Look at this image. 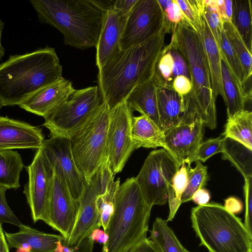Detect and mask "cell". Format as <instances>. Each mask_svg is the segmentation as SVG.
<instances>
[{
	"label": "cell",
	"mask_w": 252,
	"mask_h": 252,
	"mask_svg": "<svg viewBox=\"0 0 252 252\" xmlns=\"http://www.w3.org/2000/svg\"><path fill=\"white\" fill-rule=\"evenodd\" d=\"M224 139V137L222 135L201 143L195 153L187 158L184 162L190 165L193 161L205 162L211 156L219 153H222L223 150Z\"/></svg>",
	"instance_id": "35"
},
{
	"label": "cell",
	"mask_w": 252,
	"mask_h": 252,
	"mask_svg": "<svg viewBox=\"0 0 252 252\" xmlns=\"http://www.w3.org/2000/svg\"><path fill=\"white\" fill-rule=\"evenodd\" d=\"M203 14L220 48V35L223 28V23L218 12L217 0H204Z\"/></svg>",
	"instance_id": "37"
},
{
	"label": "cell",
	"mask_w": 252,
	"mask_h": 252,
	"mask_svg": "<svg viewBox=\"0 0 252 252\" xmlns=\"http://www.w3.org/2000/svg\"><path fill=\"white\" fill-rule=\"evenodd\" d=\"M72 83L63 77L33 93L18 106L43 118L64 101L74 91Z\"/></svg>",
	"instance_id": "19"
},
{
	"label": "cell",
	"mask_w": 252,
	"mask_h": 252,
	"mask_svg": "<svg viewBox=\"0 0 252 252\" xmlns=\"http://www.w3.org/2000/svg\"><path fill=\"white\" fill-rule=\"evenodd\" d=\"M120 184V179L112 178L99 194L97 203L100 216V224L105 231L114 211V200L116 191Z\"/></svg>",
	"instance_id": "33"
},
{
	"label": "cell",
	"mask_w": 252,
	"mask_h": 252,
	"mask_svg": "<svg viewBox=\"0 0 252 252\" xmlns=\"http://www.w3.org/2000/svg\"><path fill=\"white\" fill-rule=\"evenodd\" d=\"M128 252H161L157 245L147 237L142 239Z\"/></svg>",
	"instance_id": "45"
},
{
	"label": "cell",
	"mask_w": 252,
	"mask_h": 252,
	"mask_svg": "<svg viewBox=\"0 0 252 252\" xmlns=\"http://www.w3.org/2000/svg\"><path fill=\"white\" fill-rule=\"evenodd\" d=\"M194 168L188 164V179L187 186L181 196V204L190 201L191 197L197 190L204 187L208 179L207 167L200 161H195Z\"/></svg>",
	"instance_id": "34"
},
{
	"label": "cell",
	"mask_w": 252,
	"mask_h": 252,
	"mask_svg": "<svg viewBox=\"0 0 252 252\" xmlns=\"http://www.w3.org/2000/svg\"><path fill=\"white\" fill-rule=\"evenodd\" d=\"M199 33L209 65L213 94L216 99L220 95L224 98L221 78V55L203 14L200 16Z\"/></svg>",
	"instance_id": "22"
},
{
	"label": "cell",
	"mask_w": 252,
	"mask_h": 252,
	"mask_svg": "<svg viewBox=\"0 0 252 252\" xmlns=\"http://www.w3.org/2000/svg\"><path fill=\"white\" fill-rule=\"evenodd\" d=\"M18 231L4 232L9 248L18 252H55L63 240L61 235L45 233L30 226L21 224Z\"/></svg>",
	"instance_id": "20"
},
{
	"label": "cell",
	"mask_w": 252,
	"mask_h": 252,
	"mask_svg": "<svg viewBox=\"0 0 252 252\" xmlns=\"http://www.w3.org/2000/svg\"><path fill=\"white\" fill-rule=\"evenodd\" d=\"M164 27L144 42L112 54L98 68V91L110 110L137 86L152 79L165 47Z\"/></svg>",
	"instance_id": "1"
},
{
	"label": "cell",
	"mask_w": 252,
	"mask_h": 252,
	"mask_svg": "<svg viewBox=\"0 0 252 252\" xmlns=\"http://www.w3.org/2000/svg\"><path fill=\"white\" fill-rule=\"evenodd\" d=\"M187 23L198 32L200 16L203 13L204 0H176Z\"/></svg>",
	"instance_id": "36"
},
{
	"label": "cell",
	"mask_w": 252,
	"mask_h": 252,
	"mask_svg": "<svg viewBox=\"0 0 252 252\" xmlns=\"http://www.w3.org/2000/svg\"><path fill=\"white\" fill-rule=\"evenodd\" d=\"M151 209L134 177L120 184L114 197L113 213L104 231L108 238L102 252H128L146 237Z\"/></svg>",
	"instance_id": "5"
},
{
	"label": "cell",
	"mask_w": 252,
	"mask_h": 252,
	"mask_svg": "<svg viewBox=\"0 0 252 252\" xmlns=\"http://www.w3.org/2000/svg\"><path fill=\"white\" fill-rule=\"evenodd\" d=\"M4 23L0 19V61H1L2 58L4 56L5 49L1 44V35L3 29L4 28Z\"/></svg>",
	"instance_id": "52"
},
{
	"label": "cell",
	"mask_w": 252,
	"mask_h": 252,
	"mask_svg": "<svg viewBox=\"0 0 252 252\" xmlns=\"http://www.w3.org/2000/svg\"><path fill=\"white\" fill-rule=\"evenodd\" d=\"M63 241L59 245L55 252H93L94 242L90 237L84 239L79 245L74 247L66 246Z\"/></svg>",
	"instance_id": "43"
},
{
	"label": "cell",
	"mask_w": 252,
	"mask_h": 252,
	"mask_svg": "<svg viewBox=\"0 0 252 252\" xmlns=\"http://www.w3.org/2000/svg\"><path fill=\"white\" fill-rule=\"evenodd\" d=\"M40 149L54 173L64 178L72 196L78 200L86 181L74 159L70 138L51 136L44 140Z\"/></svg>",
	"instance_id": "14"
},
{
	"label": "cell",
	"mask_w": 252,
	"mask_h": 252,
	"mask_svg": "<svg viewBox=\"0 0 252 252\" xmlns=\"http://www.w3.org/2000/svg\"><path fill=\"white\" fill-rule=\"evenodd\" d=\"M62 77V66L54 48L10 55L0 64V101L18 105L35 92Z\"/></svg>",
	"instance_id": "3"
},
{
	"label": "cell",
	"mask_w": 252,
	"mask_h": 252,
	"mask_svg": "<svg viewBox=\"0 0 252 252\" xmlns=\"http://www.w3.org/2000/svg\"><path fill=\"white\" fill-rule=\"evenodd\" d=\"M210 199V194L209 191L203 189H200L195 191L191 197L192 200L198 205H203L209 203Z\"/></svg>",
	"instance_id": "47"
},
{
	"label": "cell",
	"mask_w": 252,
	"mask_h": 252,
	"mask_svg": "<svg viewBox=\"0 0 252 252\" xmlns=\"http://www.w3.org/2000/svg\"><path fill=\"white\" fill-rule=\"evenodd\" d=\"M103 9V19L96 48V65L101 67L121 48L120 42L130 11L119 8L114 0H99Z\"/></svg>",
	"instance_id": "16"
},
{
	"label": "cell",
	"mask_w": 252,
	"mask_h": 252,
	"mask_svg": "<svg viewBox=\"0 0 252 252\" xmlns=\"http://www.w3.org/2000/svg\"><path fill=\"white\" fill-rule=\"evenodd\" d=\"M94 242L95 241L100 244H104L108 240V235L104 231L99 228L95 229L89 236Z\"/></svg>",
	"instance_id": "48"
},
{
	"label": "cell",
	"mask_w": 252,
	"mask_h": 252,
	"mask_svg": "<svg viewBox=\"0 0 252 252\" xmlns=\"http://www.w3.org/2000/svg\"><path fill=\"white\" fill-rule=\"evenodd\" d=\"M161 252H190L180 243L172 229L160 218L153 222L149 238Z\"/></svg>",
	"instance_id": "30"
},
{
	"label": "cell",
	"mask_w": 252,
	"mask_h": 252,
	"mask_svg": "<svg viewBox=\"0 0 252 252\" xmlns=\"http://www.w3.org/2000/svg\"><path fill=\"white\" fill-rule=\"evenodd\" d=\"M222 135L252 150V111L245 109L228 117Z\"/></svg>",
	"instance_id": "26"
},
{
	"label": "cell",
	"mask_w": 252,
	"mask_h": 252,
	"mask_svg": "<svg viewBox=\"0 0 252 252\" xmlns=\"http://www.w3.org/2000/svg\"><path fill=\"white\" fill-rule=\"evenodd\" d=\"M78 209V201L72 196L64 178L54 173L47 224L59 231L64 241L71 234Z\"/></svg>",
	"instance_id": "15"
},
{
	"label": "cell",
	"mask_w": 252,
	"mask_h": 252,
	"mask_svg": "<svg viewBox=\"0 0 252 252\" xmlns=\"http://www.w3.org/2000/svg\"><path fill=\"white\" fill-rule=\"evenodd\" d=\"M29 181L24 193L34 222H48L49 203L53 188L54 172L41 149L37 150L32 163L26 167Z\"/></svg>",
	"instance_id": "12"
},
{
	"label": "cell",
	"mask_w": 252,
	"mask_h": 252,
	"mask_svg": "<svg viewBox=\"0 0 252 252\" xmlns=\"http://www.w3.org/2000/svg\"><path fill=\"white\" fill-rule=\"evenodd\" d=\"M205 126L199 120L179 124L163 132L166 151L181 165L201 143Z\"/></svg>",
	"instance_id": "17"
},
{
	"label": "cell",
	"mask_w": 252,
	"mask_h": 252,
	"mask_svg": "<svg viewBox=\"0 0 252 252\" xmlns=\"http://www.w3.org/2000/svg\"><path fill=\"white\" fill-rule=\"evenodd\" d=\"M39 21L58 29L64 43L79 49L96 46L103 9L96 0H31Z\"/></svg>",
	"instance_id": "4"
},
{
	"label": "cell",
	"mask_w": 252,
	"mask_h": 252,
	"mask_svg": "<svg viewBox=\"0 0 252 252\" xmlns=\"http://www.w3.org/2000/svg\"><path fill=\"white\" fill-rule=\"evenodd\" d=\"M24 167L21 155L11 150L0 151V187L17 189Z\"/></svg>",
	"instance_id": "28"
},
{
	"label": "cell",
	"mask_w": 252,
	"mask_h": 252,
	"mask_svg": "<svg viewBox=\"0 0 252 252\" xmlns=\"http://www.w3.org/2000/svg\"><path fill=\"white\" fill-rule=\"evenodd\" d=\"M222 159L229 161L246 180L252 177V150L224 137Z\"/></svg>",
	"instance_id": "27"
},
{
	"label": "cell",
	"mask_w": 252,
	"mask_h": 252,
	"mask_svg": "<svg viewBox=\"0 0 252 252\" xmlns=\"http://www.w3.org/2000/svg\"><path fill=\"white\" fill-rule=\"evenodd\" d=\"M0 252H9V247L5 239L1 225L0 226Z\"/></svg>",
	"instance_id": "49"
},
{
	"label": "cell",
	"mask_w": 252,
	"mask_h": 252,
	"mask_svg": "<svg viewBox=\"0 0 252 252\" xmlns=\"http://www.w3.org/2000/svg\"><path fill=\"white\" fill-rule=\"evenodd\" d=\"M157 81L158 112L160 128L164 132L180 123L184 112V96L174 90L172 84Z\"/></svg>",
	"instance_id": "21"
},
{
	"label": "cell",
	"mask_w": 252,
	"mask_h": 252,
	"mask_svg": "<svg viewBox=\"0 0 252 252\" xmlns=\"http://www.w3.org/2000/svg\"><path fill=\"white\" fill-rule=\"evenodd\" d=\"M244 191L245 198V215L244 225L252 237V177L245 180Z\"/></svg>",
	"instance_id": "41"
},
{
	"label": "cell",
	"mask_w": 252,
	"mask_h": 252,
	"mask_svg": "<svg viewBox=\"0 0 252 252\" xmlns=\"http://www.w3.org/2000/svg\"><path fill=\"white\" fill-rule=\"evenodd\" d=\"M42 129L27 123L0 117V151L40 149L44 141Z\"/></svg>",
	"instance_id": "18"
},
{
	"label": "cell",
	"mask_w": 252,
	"mask_h": 252,
	"mask_svg": "<svg viewBox=\"0 0 252 252\" xmlns=\"http://www.w3.org/2000/svg\"><path fill=\"white\" fill-rule=\"evenodd\" d=\"M192 227L209 252H252V237L241 220L212 202L191 209Z\"/></svg>",
	"instance_id": "6"
},
{
	"label": "cell",
	"mask_w": 252,
	"mask_h": 252,
	"mask_svg": "<svg viewBox=\"0 0 252 252\" xmlns=\"http://www.w3.org/2000/svg\"><path fill=\"white\" fill-rule=\"evenodd\" d=\"M218 5V12L220 17L223 23L225 22L228 21L225 12L223 0H217Z\"/></svg>",
	"instance_id": "51"
},
{
	"label": "cell",
	"mask_w": 252,
	"mask_h": 252,
	"mask_svg": "<svg viewBox=\"0 0 252 252\" xmlns=\"http://www.w3.org/2000/svg\"><path fill=\"white\" fill-rule=\"evenodd\" d=\"M133 111L126 101L110 110L106 156L115 176L120 172L135 150L131 136Z\"/></svg>",
	"instance_id": "11"
},
{
	"label": "cell",
	"mask_w": 252,
	"mask_h": 252,
	"mask_svg": "<svg viewBox=\"0 0 252 252\" xmlns=\"http://www.w3.org/2000/svg\"><path fill=\"white\" fill-rule=\"evenodd\" d=\"M165 22L164 12L158 0H137L121 37V49L149 39L164 27Z\"/></svg>",
	"instance_id": "13"
},
{
	"label": "cell",
	"mask_w": 252,
	"mask_h": 252,
	"mask_svg": "<svg viewBox=\"0 0 252 252\" xmlns=\"http://www.w3.org/2000/svg\"><path fill=\"white\" fill-rule=\"evenodd\" d=\"M164 50L170 52L174 61L172 79L177 76L184 75L189 78V74L186 63L181 54L174 49L167 48L165 46Z\"/></svg>",
	"instance_id": "42"
},
{
	"label": "cell",
	"mask_w": 252,
	"mask_h": 252,
	"mask_svg": "<svg viewBox=\"0 0 252 252\" xmlns=\"http://www.w3.org/2000/svg\"><path fill=\"white\" fill-rule=\"evenodd\" d=\"M110 110L101 102L87 123L71 138V147L76 164L88 181L106 157Z\"/></svg>",
	"instance_id": "7"
},
{
	"label": "cell",
	"mask_w": 252,
	"mask_h": 252,
	"mask_svg": "<svg viewBox=\"0 0 252 252\" xmlns=\"http://www.w3.org/2000/svg\"><path fill=\"white\" fill-rule=\"evenodd\" d=\"M167 48L177 50L184 58L189 72L192 89L184 96L180 123L200 121L211 129L217 126L216 100L205 52L199 33L185 21L175 25Z\"/></svg>",
	"instance_id": "2"
},
{
	"label": "cell",
	"mask_w": 252,
	"mask_h": 252,
	"mask_svg": "<svg viewBox=\"0 0 252 252\" xmlns=\"http://www.w3.org/2000/svg\"><path fill=\"white\" fill-rule=\"evenodd\" d=\"M174 90L179 94L185 96L189 94L192 89V85L189 78L184 75L175 77L172 83Z\"/></svg>",
	"instance_id": "44"
},
{
	"label": "cell",
	"mask_w": 252,
	"mask_h": 252,
	"mask_svg": "<svg viewBox=\"0 0 252 252\" xmlns=\"http://www.w3.org/2000/svg\"><path fill=\"white\" fill-rule=\"evenodd\" d=\"M181 167L176 172L168 189V200L169 213L166 222L172 221L181 204V197L187 186L188 173V165L185 162L181 164Z\"/></svg>",
	"instance_id": "32"
},
{
	"label": "cell",
	"mask_w": 252,
	"mask_h": 252,
	"mask_svg": "<svg viewBox=\"0 0 252 252\" xmlns=\"http://www.w3.org/2000/svg\"><path fill=\"white\" fill-rule=\"evenodd\" d=\"M163 11L165 17V26L169 30H171L174 25L186 21L184 14L176 0H171L170 2Z\"/></svg>",
	"instance_id": "40"
},
{
	"label": "cell",
	"mask_w": 252,
	"mask_h": 252,
	"mask_svg": "<svg viewBox=\"0 0 252 252\" xmlns=\"http://www.w3.org/2000/svg\"><path fill=\"white\" fill-rule=\"evenodd\" d=\"M7 188L0 187V224L9 223L19 226L22 223L9 207L5 197Z\"/></svg>",
	"instance_id": "39"
},
{
	"label": "cell",
	"mask_w": 252,
	"mask_h": 252,
	"mask_svg": "<svg viewBox=\"0 0 252 252\" xmlns=\"http://www.w3.org/2000/svg\"><path fill=\"white\" fill-rule=\"evenodd\" d=\"M3 105L2 104V103H1V102L0 101V109L2 108V107H3Z\"/></svg>",
	"instance_id": "53"
},
{
	"label": "cell",
	"mask_w": 252,
	"mask_h": 252,
	"mask_svg": "<svg viewBox=\"0 0 252 252\" xmlns=\"http://www.w3.org/2000/svg\"><path fill=\"white\" fill-rule=\"evenodd\" d=\"M114 177L107 157L87 181L78 199L79 209L76 220L68 239L63 241L69 247L79 245L89 237L94 230L101 227L100 216L97 199L110 180Z\"/></svg>",
	"instance_id": "9"
},
{
	"label": "cell",
	"mask_w": 252,
	"mask_h": 252,
	"mask_svg": "<svg viewBox=\"0 0 252 252\" xmlns=\"http://www.w3.org/2000/svg\"><path fill=\"white\" fill-rule=\"evenodd\" d=\"M157 88V81L153 76L148 81L135 87L125 101L133 111H138L141 115L148 117L160 128Z\"/></svg>",
	"instance_id": "23"
},
{
	"label": "cell",
	"mask_w": 252,
	"mask_h": 252,
	"mask_svg": "<svg viewBox=\"0 0 252 252\" xmlns=\"http://www.w3.org/2000/svg\"><path fill=\"white\" fill-rule=\"evenodd\" d=\"M223 28L229 44L244 68L246 83L249 86V83L251 84L252 73V53L248 49L241 36L231 22H224Z\"/></svg>",
	"instance_id": "31"
},
{
	"label": "cell",
	"mask_w": 252,
	"mask_h": 252,
	"mask_svg": "<svg viewBox=\"0 0 252 252\" xmlns=\"http://www.w3.org/2000/svg\"><path fill=\"white\" fill-rule=\"evenodd\" d=\"M173 59L169 51H165L159 59L154 76L158 80L168 84H172L173 69Z\"/></svg>",
	"instance_id": "38"
},
{
	"label": "cell",
	"mask_w": 252,
	"mask_h": 252,
	"mask_svg": "<svg viewBox=\"0 0 252 252\" xmlns=\"http://www.w3.org/2000/svg\"><path fill=\"white\" fill-rule=\"evenodd\" d=\"M224 4L227 20L231 22L233 13L232 0H224Z\"/></svg>",
	"instance_id": "50"
},
{
	"label": "cell",
	"mask_w": 252,
	"mask_h": 252,
	"mask_svg": "<svg viewBox=\"0 0 252 252\" xmlns=\"http://www.w3.org/2000/svg\"><path fill=\"white\" fill-rule=\"evenodd\" d=\"M232 7L231 23L252 53V1L251 0H232Z\"/></svg>",
	"instance_id": "29"
},
{
	"label": "cell",
	"mask_w": 252,
	"mask_h": 252,
	"mask_svg": "<svg viewBox=\"0 0 252 252\" xmlns=\"http://www.w3.org/2000/svg\"><path fill=\"white\" fill-rule=\"evenodd\" d=\"M224 208L230 213L235 214L240 213L243 210V203L238 198L231 196L224 200Z\"/></svg>",
	"instance_id": "46"
},
{
	"label": "cell",
	"mask_w": 252,
	"mask_h": 252,
	"mask_svg": "<svg viewBox=\"0 0 252 252\" xmlns=\"http://www.w3.org/2000/svg\"><path fill=\"white\" fill-rule=\"evenodd\" d=\"M131 136L135 150L140 147L156 148L162 147L166 150L163 132L151 119L145 115L133 116Z\"/></svg>",
	"instance_id": "24"
},
{
	"label": "cell",
	"mask_w": 252,
	"mask_h": 252,
	"mask_svg": "<svg viewBox=\"0 0 252 252\" xmlns=\"http://www.w3.org/2000/svg\"><path fill=\"white\" fill-rule=\"evenodd\" d=\"M221 78L227 118L245 109V105L252 97L243 91L225 62L221 59Z\"/></svg>",
	"instance_id": "25"
},
{
	"label": "cell",
	"mask_w": 252,
	"mask_h": 252,
	"mask_svg": "<svg viewBox=\"0 0 252 252\" xmlns=\"http://www.w3.org/2000/svg\"><path fill=\"white\" fill-rule=\"evenodd\" d=\"M1 225L0 224V226H1Z\"/></svg>",
	"instance_id": "54"
},
{
	"label": "cell",
	"mask_w": 252,
	"mask_h": 252,
	"mask_svg": "<svg viewBox=\"0 0 252 252\" xmlns=\"http://www.w3.org/2000/svg\"><path fill=\"white\" fill-rule=\"evenodd\" d=\"M101 102L97 86L75 90L44 117L42 126L49 130L51 136L70 138L87 123Z\"/></svg>",
	"instance_id": "8"
},
{
	"label": "cell",
	"mask_w": 252,
	"mask_h": 252,
	"mask_svg": "<svg viewBox=\"0 0 252 252\" xmlns=\"http://www.w3.org/2000/svg\"><path fill=\"white\" fill-rule=\"evenodd\" d=\"M181 165L165 149L151 152L135 178L148 206L164 205L168 189Z\"/></svg>",
	"instance_id": "10"
}]
</instances>
